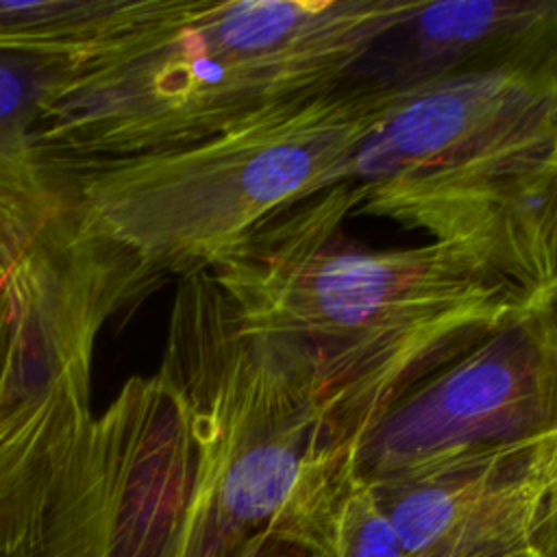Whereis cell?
I'll return each instance as SVG.
<instances>
[{
    "instance_id": "1",
    "label": "cell",
    "mask_w": 557,
    "mask_h": 557,
    "mask_svg": "<svg viewBox=\"0 0 557 557\" xmlns=\"http://www.w3.org/2000/svg\"><path fill=\"white\" fill-rule=\"evenodd\" d=\"M355 207L342 181L265 218L207 272L248 331L307 363L357 448L405 394L529 298L444 244H357L344 231Z\"/></svg>"
},
{
    "instance_id": "2",
    "label": "cell",
    "mask_w": 557,
    "mask_h": 557,
    "mask_svg": "<svg viewBox=\"0 0 557 557\" xmlns=\"http://www.w3.org/2000/svg\"><path fill=\"white\" fill-rule=\"evenodd\" d=\"M420 2L150 0L70 67L41 113L37 148L59 176L207 139L344 85Z\"/></svg>"
},
{
    "instance_id": "3",
    "label": "cell",
    "mask_w": 557,
    "mask_h": 557,
    "mask_svg": "<svg viewBox=\"0 0 557 557\" xmlns=\"http://www.w3.org/2000/svg\"><path fill=\"white\" fill-rule=\"evenodd\" d=\"M187 424L194 479L174 557H326L355 444L298 357L248 331L209 272L178 281L154 372Z\"/></svg>"
},
{
    "instance_id": "4",
    "label": "cell",
    "mask_w": 557,
    "mask_h": 557,
    "mask_svg": "<svg viewBox=\"0 0 557 557\" xmlns=\"http://www.w3.org/2000/svg\"><path fill=\"white\" fill-rule=\"evenodd\" d=\"M403 94L346 81L181 148L67 165L72 239L107 255L139 298L207 272L278 209L348 181Z\"/></svg>"
},
{
    "instance_id": "5",
    "label": "cell",
    "mask_w": 557,
    "mask_h": 557,
    "mask_svg": "<svg viewBox=\"0 0 557 557\" xmlns=\"http://www.w3.org/2000/svg\"><path fill=\"white\" fill-rule=\"evenodd\" d=\"M194 479L185 418L157 374L91 407L67 366L0 453V557H172Z\"/></svg>"
},
{
    "instance_id": "6",
    "label": "cell",
    "mask_w": 557,
    "mask_h": 557,
    "mask_svg": "<svg viewBox=\"0 0 557 557\" xmlns=\"http://www.w3.org/2000/svg\"><path fill=\"white\" fill-rule=\"evenodd\" d=\"M555 433L557 296L546 292L405 394L359 442L355 472L389 487Z\"/></svg>"
},
{
    "instance_id": "7",
    "label": "cell",
    "mask_w": 557,
    "mask_h": 557,
    "mask_svg": "<svg viewBox=\"0 0 557 557\" xmlns=\"http://www.w3.org/2000/svg\"><path fill=\"white\" fill-rule=\"evenodd\" d=\"M355 213L450 246L533 298L557 287V102L442 170L355 185Z\"/></svg>"
},
{
    "instance_id": "8",
    "label": "cell",
    "mask_w": 557,
    "mask_h": 557,
    "mask_svg": "<svg viewBox=\"0 0 557 557\" xmlns=\"http://www.w3.org/2000/svg\"><path fill=\"white\" fill-rule=\"evenodd\" d=\"M374 492L405 557H505L544 546L557 520V433Z\"/></svg>"
},
{
    "instance_id": "9",
    "label": "cell",
    "mask_w": 557,
    "mask_h": 557,
    "mask_svg": "<svg viewBox=\"0 0 557 557\" xmlns=\"http://www.w3.org/2000/svg\"><path fill=\"white\" fill-rule=\"evenodd\" d=\"M503 70H557V0H422L350 81L407 89Z\"/></svg>"
},
{
    "instance_id": "10",
    "label": "cell",
    "mask_w": 557,
    "mask_h": 557,
    "mask_svg": "<svg viewBox=\"0 0 557 557\" xmlns=\"http://www.w3.org/2000/svg\"><path fill=\"white\" fill-rule=\"evenodd\" d=\"M557 102V70H503L407 87L355 157L348 181L392 183L457 163Z\"/></svg>"
},
{
    "instance_id": "11",
    "label": "cell",
    "mask_w": 557,
    "mask_h": 557,
    "mask_svg": "<svg viewBox=\"0 0 557 557\" xmlns=\"http://www.w3.org/2000/svg\"><path fill=\"white\" fill-rule=\"evenodd\" d=\"M81 57L0 54V268L13 276L57 259L72 242L63 183L41 157L35 133Z\"/></svg>"
},
{
    "instance_id": "12",
    "label": "cell",
    "mask_w": 557,
    "mask_h": 557,
    "mask_svg": "<svg viewBox=\"0 0 557 557\" xmlns=\"http://www.w3.org/2000/svg\"><path fill=\"white\" fill-rule=\"evenodd\" d=\"M150 0H0V54L74 59L133 24Z\"/></svg>"
},
{
    "instance_id": "13",
    "label": "cell",
    "mask_w": 557,
    "mask_h": 557,
    "mask_svg": "<svg viewBox=\"0 0 557 557\" xmlns=\"http://www.w3.org/2000/svg\"><path fill=\"white\" fill-rule=\"evenodd\" d=\"M65 272V259L24 276L0 268V389L50 335Z\"/></svg>"
},
{
    "instance_id": "14",
    "label": "cell",
    "mask_w": 557,
    "mask_h": 557,
    "mask_svg": "<svg viewBox=\"0 0 557 557\" xmlns=\"http://www.w3.org/2000/svg\"><path fill=\"white\" fill-rule=\"evenodd\" d=\"M326 557H405L387 509L357 472L335 509Z\"/></svg>"
},
{
    "instance_id": "15",
    "label": "cell",
    "mask_w": 557,
    "mask_h": 557,
    "mask_svg": "<svg viewBox=\"0 0 557 557\" xmlns=\"http://www.w3.org/2000/svg\"><path fill=\"white\" fill-rule=\"evenodd\" d=\"M48 385H26L15 383L7 389H0V453L9 437L13 435L15 426L33 405V400L46 389Z\"/></svg>"
},
{
    "instance_id": "16",
    "label": "cell",
    "mask_w": 557,
    "mask_h": 557,
    "mask_svg": "<svg viewBox=\"0 0 557 557\" xmlns=\"http://www.w3.org/2000/svg\"><path fill=\"white\" fill-rule=\"evenodd\" d=\"M257 557H315V555L305 553V550H300V548L283 546V544H270V546H265Z\"/></svg>"
},
{
    "instance_id": "17",
    "label": "cell",
    "mask_w": 557,
    "mask_h": 557,
    "mask_svg": "<svg viewBox=\"0 0 557 557\" xmlns=\"http://www.w3.org/2000/svg\"><path fill=\"white\" fill-rule=\"evenodd\" d=\"M542 548L546 550V557H557V520H555V524H553V529H550Z\"/></svg>"
},
{
    "instance_id": "18",
    "label": "cell",
    "mask_w": 557,
    "mask_h": 557,
    "mask_svg": "<svg viewBox=\"0 0 557 557\" xmlns=\"http://www.w3.org/2000/svg\"><path fill=\"white\" fill-rule=\"evenodd\" d=\"M522 557H546V550L542 546H531V548L522 550Z\"/></svg>"
},
{
    "instance_id": "19",
    "label": "cell",
    "mask_w": 557,
    "mask_h": 557,
    "mask_svg": "<svg viewBox=\"0 0 557 557\" xmlns=\"http://www.w3.org/2000/svg\"><path fill=\"white\" fill-rule=\"evenodd\" d=\"M527 550V548H524ZM505 557H522V550H518V553H511V555H505Z\"/></svg>"
},
{
    "instance_id": "20",
    "label": "cell",
    "mask_w": 557,
    "mask_h": 557,
    "mask_svg": "<svg viewBox=\"0 0 557 557\" xmlns=\"http://www.w3.org/2000/svg\"><path fill=\"white\" fill-rule=\"evenodd\" d=\"M550 292H553V294H555V296H557V287H555V289H550Z\"/></svg>"
},
{
    "instance_id": "21",
    "label": "cell",
    "mask_w": 557,
    "mask_h": 557,
    "mask_svg": "<svg viewBox=\"0 0 557 557\" xmlns=\"http://www.w3.org/2000/svg\"><path fill=\"white\" fill-rule=\"evenodd\" d=\"M259 553H261V550H259ZM259 553H257V555H259ZM257 555H252V557H257Z\"/></svg>"
}]
</instances>
